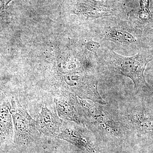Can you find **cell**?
I'll return each instance as SVG.
<instances>
[{"label": "cell", "instance_id": "obj_1", "mask_svg": "<svg viewBox=\"0 0 153 153\" xmlns=\"http://www.w3.org/2000/svg\"><path fill=\"white\" fill-rule=\"evenodd\" d=\"M110 64L117 74H122L132 80L135 88H149L144 76L147 65L153 60V53L140 50L131 57L120 55L110 50L108 53Z\"/></svg>", "mask_w": 153, "mask_h": 153}, {"label": "cell", "instance_id": "obj_2", "mask_svg": "<svg viewBox=\"0 0 153 153\" xmlns=\"http://www.w3.org/2000/svg\"><path fill=\"white\" fill-rule=\"evenodd\" d=\"M10 112L15 128V140L20 145L30 142L36 134V122L19 103L16 96L11 99Z\"/></svg>", "mask_w": 153, "mask_h": 153}, {"label": "cell", "instance_id": "obj_3", "mask_svg": "<svg viewBox=\"0 0 153 153\" xmlns=\"http://www.w3.org/2000/svg\"><path fill=\"white\" fill-rule=\"evenodd\" d=\"M73 12L75 14L88 18L96 19L114 16L116 10L102 1L79 0L74 6Z\"/></svg>", "mask_w": 153, "mask_h": 153}, {"label": "cell", "instance_id": "obj_4", "mask_svg": "<svg viewBox=\"0 0 153 153\" xmlns=\"http://www.w3.org/2000/svg\"><path fill=\"white\" fill-rule=\"evenodd\" d=\"M78 101V99L72 94L55 99L54 101L59 117L76 123L82 122V109Z\"/></svg>", "mask_w": 153, "mask_h": 153}, {"label": "cell", "instance_id": "obj_5", "mask_svg": "<svg viewBox=\"0 0 153 153\" xmlns=\"http://www.w3.org/2000/svg\"><path fill=\"white\" fill-rule=\"evenodd\" d=\"M63 121L55 112L47 108H43L37 117L36 127L38 131L46 136H58Z\"/></svg>", "mask_w": 153, "mask_h": 153}, {"label": "cell", "instance_id": "obj_6", "mask_svg": "<svg viewBox=\"0 0 153 153\" xmlns=\"http://www.w3.org/2000/svg\"><path fill=\"white\" fill-rule=\"evenodd\" d=\"M11 105L4 102L0 105V140H6L12 137L13 126L10 112Z\"/></svg>", "mask_w": 153, "mask_h": 153}, {"label": "cell", "instance_id": "obj_7", "mask_svg": "<svg viewBox=\"0 0 153 153\" xmlns=\"http://www.w3.org/2000/svg\"><path fill=\"white\" fill-rule=\"evenodd\" d=\"M105 38L106 40L120 44H132L136 42L131 33L119 27H112L107 30Z\"/></svg>", "mask_w": 153, "mask_h": 153}, {"label": "cell", "instance_id": "obj_8", "mask_svg": "<svg viewBox=\"0 0 153 153\" xmlns=\"http://www.w3.org/2000/svg\"><path fill=\"white\" fill-rule=\"evenodd\" d=\"M58 138L63 139L77 146L79 148H90L89 144L78 131L71 128L66 127L60 130V133L57 137Z\"/></svg>", "mask_w": 153, "mask_h": 153}, {"label": "cell", "instance_id": "obj_9", "mask_svg": "<svg viewBox=\"0 0 153 153\" xmlns=\"http://www.w3.org/2000/svg\"><path fill=\"white\" fill-rule=\"evenodd\" d=\"M150 0H140V9L137 13L141 25L146 26L153 22V16L149 9Z\"/></svg>", "mask_w": 153, "mask_h": 153}, {"label": "cell", "instance_id": "obj_10", "mask_svg": "<svg viewBox=\"0 0 153 153\" xmlns=\"http://www.w3.org/2000/svg\"><path fill=\"white\" fill-rule=\"evenodd\" d=\"M85 46L88 50L93 52L95 55L97 54V52L100 47V44L98 42L90 40L85 43Z\"/></svg>", "mask_w": 153, "mask_h": 153}, {"label": "cell", "instance_id": "obj_11", "mask_svg": "<svg viewBox=\"0 0 153 153\" xmlns=\"http://www.w3.org/2000/svg\"><path fill=\"white\" fill-rule=\"evenodd\" d=\"M14 0H0V14L3 13L8 7L9 4Z\"/></svg>", "mask_w": 153, "mask_h": 153}]
</instances>
